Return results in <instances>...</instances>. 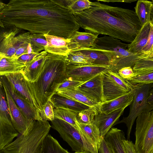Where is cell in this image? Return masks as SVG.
<instances>
[{
  "label": "cell",
  "mask_w": 153,
  "mask_h": 153,
  "mask_svg": "<svg viewBox=\"0 0 153 153\" xmlns=\"http://www.w3.org/2000/svg\"><path fill=\"white\" fill-rule=\"evenodd\" d=\"M98 150L99 153H113L104 137L102 138L101 143Z\"/></svg>",
  "instance_id": "obj_43"
},
{
  "label": "cell",
  "mask_w": 153,
  "mask_h": 153,
  "mask_svg": "<svg viewBox=\"0 0 153 153\" xmlns=\"http://www.w3.org/2000/svg\"><path fill=\"white\" fill-rule=\"evenodd\" d=\"M23 71L7 74L4 75L16 91L40 114V109L29 89L27 80L24 75Z\"/></svg>",
  "instance_id": "obj_14"
},
{
  "label": "cell",
  "mask_w": 153,
  "mask_h": 153,
  "mask_svg": "<svg viewBox=\"0 0 153 153\" xmlns=\"http://www.w3.org/2000/svg\"><path fill=\"white\" fill-rule=\"evenodd\" d=\"M57 93L91 107H95L99 104L91 100L76 88L58 91Z\"/></svg>",
  "instance_id": "obj_28"
},
{
  "label": "cell",
  "mask_w": 153,
  "mask_h": 153,
  "mask_svg": "<svg viewBox=\"0 0 153 153\" xmlns=\"http://www.w3.org/2000/svg\"><path fill=\"white\" fill-rule=\"evenodd\" d=\"M74 51H79L85 55L90 59L93 64L110 66L109 61L108 57L101 52L88 49Z\"/></svg>",
  "instance_id": "obj_32"
},
{
  "label": "cell",
  "mask_w": 153,
  "mask_h": 153,
  "mask_svg": "<svg viewBox=\"0 0 153 153\" xmlns=\"http://www.w3.org/2000/svg\"><path fill=\"white\" fill-rule=\"evenodd\" d=\"M150 19L151 20L153 19V5L152 6L151 12V13Z\"/></svg>",
  "instance_id": "obj_46"
},
{
  "label": "cell",
  "mask_w": 153,
  "mask_h": 153,
  "mask_svg": "<svg viewBox=\"0 0 153 153\" xmlns=\"http://www.w3.org/2000/svg\"><path fill=\"white\" fill-rule=\"evenodd\" d=\"M65 56L48 53L39 77L31 82L27 80L29 89L40 110L57 93V89L67 78Z\"/></svg>",
  "instance_id": "obj_3"
},
{
  "label": "cell",
  "mask_w": 153,
  "mask_h": 153,
  "mask_svg": "<svg viewBox=\"0 0 153 153\" xmlns=\"http://www.w3.org/2000/svg\"><path fill=\"white\" fill-rule=\"evenodd\" d=\"M76 124L80 134L98 149L102 137L97 126L94 123L85 124L76 122Z\"/></svg>",
  "instance_id": "obj_25"
},
{
  "label": "cell",
  "mask_w": 153,
  "mask_h": 153,
  "mask_svg": "<svg viewBox=\"0 0 153 153\" xmlns=\"http://www.w3.org/2000/svg\"><path fill=\"white\" fill-rule=\"evenodd\" d=\"M152 86H153V83L152 84Z\"/></svg>",
  "instance_id": "obj_49"
},
{
  "label": "cell",
  "mask_w": 153,
  "mask_h": 153,
  "mask_svg": "<svg viewBox=\"0 0 153 153\" xmlns=\"http://www.w3.org/2000/svg\"><path fill=\"white\" fill-rule=\"evenodd\" d=\"M0 25L65 39H70L80 27L65 0H11L7 4L1 2Z\"/></svg>",
  "instance_id": "obj_1"
},
{
  "label": "cell",
  "mask_w": 153,
  "mask_h": 153,
  "mask_svg": "<svg viewBox=\"0 0 153 153\" xmlns=\"http://www.w3.org/2000/svg\"><path fill=\"white\" fill-rule=\"evenodd\" d=\"M152 84L134 85L135 92L130 105L128 116L123 117L121 120L117 121L114 125L122 123L126 125L127 128V140H130V133L136 119L141 114L153 110V107L147 102L148 95Z\"/></svg>",
  "instance_id": "obj_8"
},
{
  "label": "cell",
  "mask_w": 153,
  "mask_h": 153,
  "mask_svg": "<svg viewBox=\"0 0 153 153\" xmlns=\"http://www.w3.org/2000/svg\"><path fill=\"white\" fill-rule=\"evenodd\" d=\"M19 132L12 123L8 105L2 104L0 106V151L11 143Z\"/></svg>",
  "instance_id": "obj_12"
},
{
  "label": "cell",
  "mask_w": 153,
  "mask_h": 153,
  "mask_svg": "<svg viewBox=\"0 0 153 153\" xmlns=\"http://www.w3.org/2000/svg\"><path fill=\"white\" fill-rule=\"evenodd\" d=\"M42 153H71L63 148L58 141L48 134L45 138Z\"/></svg>",
  "instance_id": "obj_31"
},
{
  "label": "cell",
  "mask_w": 153,
  "mask_h": 153,
  "mask_svg": "<svg viewBox=\"0 0 153 153\" xmlns=\"http://www.w3.org/2000/svg\"><path fill=\"white\" fill-rule=\"evenodd\" d=\"M48 52L41 51L26 64L23 74L28 81L33 82L37 79L42 70Z\"/></svg>",
  "instance_id": "obj_19"
},
{
  "label": "cell",
  "mask_w": 153,
  "mask_h": 153,
  "mask_svg": "<svg viewBox=\"0 0 153 153\" xmlns=\"http://www.w3.org/2000/svg\"><path fill=\"white\" fill-rule=\"evenodd\" d=\"M147 102L153 107V86H152L149 93L147 98Z\"/></svg>",
  "instance_id": "obj_45"
},
{
  "label": "cell",
  "mask_w": 153,
  "mask_h": 153,
  "mask_svg": "<svg viewBox=\"0 0 153 153\" xmlns=\"http://www.w3.org/2000/svg\"><path fill=\"white\" fill-rule=\"evenodd\" d=\"M74 153H87L85 152H75Z\"/></svg>",
  "instance_id": "obj_47"
},
{
  "label": "cell",
  "mask_w": 153,
  "mask_h": 153,
  "mask_svg": "<svg viewBox=\"0 0 153 153\" xmlns=\"http://www.w3.org/2000/svg\"><path fill=\"white\" fill-rule=\"evenodd\" d=\"M153 5L152 1L144 0L137 1L134 9L142 26L151 21V13Z\"/></svg>",
  "instance_id": "obj_27"
},
{
  "label": "cell",
  "mask_w": 153,
  "mask_h": 153,
  "mask_svg": "<svg viewBox=\"0 0 153 153\" xmlns=\"http://www.w3.org/2000/svg\"><path fill=\"white\" fill-rule=\"evenodd\" d=\"M104 138L113 153H126L123 143L126 138L122 130L112 128Z\"/></svg>",
  "instance_id": "obj_23"
},
{
  "label": "cell",
  "mask_w": 153,
  "mask_h": 153,
  "mask_svg": "<svg viewBox=\"0 0 153 153\" xmlns=\"http://www.w3.org/2000/svg\"><path fill=\"white\" fill-rule=\"evenodd\" d=\"M84 82L66 78L58 87L57 92L58 91L69 90L76 88Z\"/></svg>",
  "instance_id": "obj_40"
},
{
  "label": "cell",
  "mask_w": 153,
  "mask_h": 153,
  "mask_svg": "<svg viewBox=\"0 0 153 153\" xmlns=\"http://www.w3.org/2000/svg\"><path fill=\"white\" fill-rule=\"evenodd\" d=\"M123 143L126 153H137L132 141L125 139L123 140Z\"/></svg>",
  "instance_id": "obj_42"
},
{
  "label": "cell",
  "mask_w": 153,
  "mask_h": 153,
  "mask_svg": "<svg viewBox=\"0 0 153 153\" xmlns=\"http://www.w3.org/2000/svg\"><path fill=\"white\" fill-rule=\"evenodd\" d=\"M65 56L67 65H82L93 64L88 57L79 51H71Z\"/></svg>",
  "instance_id": "obj_30"
},
{
  "label": "cell",
  "mask_w": 153,
  "mask_h": 153,
  "mask_svg": "<svg viewBox=\"0 0 153 153\" xmlns=\"http://www.w3.org/2000/svg\"><path fill=\"white\" fill-rule=\"evenodd\" d=\"M47 44V42L43 34L31 33L30 45L33 52L39 53L41 51L45 50Z\"/></svg>",
  "instance_id": "obj_35"
},
{
  "label": "cell",
  "mask_w": 153,
  "mask_h": 153,
  "mask_svg": "<svg viewBox=\"0 0 153 153\" xmlns=\"http://www.w3.org/2000/svg\"><path fill=\"white\" fill-rule=\"evenodd\" d=\"M0 82L7 89L17 106L30 121L43 120L40 114L32 107L15 90L5 75L0 76Z\"/></svg>",
  "instance_id": "obj_13"
},
{
  "label": "cell",
  "mask_w": 153,
  "mask_h": 153,
  "mask_svg": "<svg viewBox=\"0 0 153 153\" xmlns=\"http://www.w3.org/2000/svg\"><path fill=\"white\" fill-rule=\"evenodd\" d=\"M11 120L15 129L21 134L26 129L30 122L16 104L13 98L4 87Z\"/></svg>",
  "instance_id": "obj_17"
},
{
  "label": "cell",
  "mask_w": 153,
  "mask_h": 153,
  "mask_svg": "<svg viewBox=\"0 0 153 153\" xmlns=\"http://www.w3.org/2000/svg\"><path fill=\"white\" fill-rule=\"evenodd\" d=\"M51 127L48 121L32 120L19 137L1 151L3 153H42L44 140Z\"/></svg>",
  "instance_id": "obj_4"
},
{
  "label": "cell",
  "mask_w": 153,
  "mask_h": 153,
  "mask_svg": "<svg viewBox=\"0 0 153 153\" xmlns=\"http://www.w3.org/2000/svg\"><path fill=\"white\" fill-rule=\"evenodd\" d=\"M50 100L55 108L68 109L77 113L92 107L61 95L57 93L54 94Z\"/></svg>",
  "instance_id": "obj_22"
},
{
  "label": "cell",
  "mask_w": 153,
  "mask_h": 153,
  "mask_svg": "<svg viewBox=\"0 0 153 153\" xmlns=\"http://www.w3.org/2000/svg\"><path fill=\"white\" fill-rule=\"evenodd\" d=\"M128 44L123 43L119 39L105 36L98 37L92 47L83 49L103 53L109 60L110 70L118 73L123 68L128 66L133 68L138 59V55L128 50Z\"/></svg>",
  "instance_id": "obj_5"
},
{
  "label": "cell",
  "mask_w": 153,
  "mask_h": 153,
  "mask_svg": "<svg viewBox=\"0 0 153 153\" xmlns=\"http://www.w3.org/2000/svg\"><path fill=\"white\" fill-rule=\"evenodd\" d=\"M150 22L151 27L148 40L146 44L142 49L139 56L149 55L153 52V19L151 20Z\"/></svg>",
  "instance_id": "obj_39"
},
{
  "label": "cell",
  "mask_w": 153,
  "mask_h": 153,
  "mask_svg": "<svg viewBox=\"0 0 153 153\" xmlns=\"http://www.w3.org/2000/svg\"><path fill=\"white\" fill-rule=\"evenodd\" d=\"M150 27V21L142 26L133 41L128 44L127 49L129 51L139 56L140 55L142 49L148 40Z\"/></svg>",
  "instance_id": "obj_24"
},
{
  "label": "cell",
  "mask_w": 153,
  "mask_h": 153,
  "mask_svg": "<svg viewBox=\"0 0 153 153\" xmlns=\"http://www.w3.org/2000/svg\"><path fill=\"white\" fill-rule=\"evenodd\" d=\"M102 73L83 82L76 88L89 98L99 104L104 102Z\"/></svg>",
  "instance_id": "obj_15"
},
{
  "label": "cell",
  "mask_w": 153,
  "mask_h": 153,
  "mask_svg": "<svg viewBox=\"0 0 153 153\" xmlns=\"http://www.w3.org/2000/svg\"><path fill=\"white\" fill-rule=\"evenodd\" d=\"M134 92V87L132 91L126 94L113 100L99 104L97 105L96 108L101 112L108 114L118 109L126 108L131 104Z\"/></svg>",
  "instance_id": "obj_18"
},
{
  "label": "cell",
  "mask_w": 153,
  "mask_h": 153,
  "mask_svg": "<svg viewBox=\"0 0 153 153\" xmlns=\"http://www.w3.org/2000/svg\"><path fill=\"white\" fill-rule=\"evenodd\" d=\"M44 35L48 43L44 51L48 53L65 56L70 51L68 47L70 39L49 34Z\"/></svg>",
  "instance_id": "obj_20"
},
{
  "label": "cell",
  "mask_w": 153,
  "mask_h": 153,
  "mask_svg": "<svg viewBox=\"0 0 153 153\" xmlns=\"http://www.w3.org/2000/svg\"><path fill=\"white\" fill-rule=\"evenodd\" d=\"M102 74L104 102L119 97L134 89V85L121 77L117 72L109 70Z\"/></svg>",
  "instance_id": "obj_10"
},
{
  "label": "cell",
  "mask_w": 153,
  "mask_h": 153,
  "mask_svg": "<svg viewBox=\"0 0 153 153\" xmlns=\"http://www.w3.org/2000/svg\"><path fill=\"white\" fill-rule=\"evenodd\" d=\"M133 85L153 83V70L147 71L127 80Z\"/></svg>",
  "instance_id": "obj_37"
},
{
  "label": "cell",
  "mask_w": 153,
  "mask_h": 153,
  "mask_svg": "<svg viewBox=\"0 0 153 153\" xmlns=\"http://www.w3.org/2000/svg\"><path fill=\"white\" fill-rule=\"evenodd\" d=\"M135 135L137 153H153V110L137 117Z\"/></svg>",
  "instance_id": "obj_9"
},
{
  "label": "cell",
  "mask_w": 153,
  "mask_h": 153,
  "mask_svg": "<svg viewBox=\"0 0 153 153\" xmlns=\"http://www.w3.org/2000/svg\"><path fill=\"white\" fill-rule=\"evenodd\" d=\"M125 108L118 109L108 114L101 112L97 108V112L93 123L98 128L102 137H104L112 127L118 121Z\"/></svg>",
  "instance_id": "obj_16"
},
{
  "label": "cell",
  "mask_w": 153,
  "mask_h": 153,
  "mask_svg": "<svg viewBox=\"0 0 153 153\" xmlns=\"http://www.w3.org/2000/svg\"><path fill=\"white\" fill-rule=\"evenodd\" d=\"M98 36L89 32H76L70 38L68 47L70 51L92 47Z\"/></svg>",
  "instance_id": "obj_21"
},
{
  "label": "cell",
  "mask_w": 153,
  "mask_h": 153,
  "mask_svg": "<svg viewBox=\"0 0 153 153\" xmlns=\"http://www.w3.org/2000/svg\"><path fill=\"white\" fill-rule=\"evenodd\" d=\"M0 153H3L2 152L0 151Z\"/></svg>",
  "instance_id": "obj_48"
},
{
  "label": "cell",
  "mask_w": 153,
  "mask_h": 153,
  "mask_svg": "<svg viewBox=\"0 0 153 153\" xmlns=\"http://www.w3.org/2000/svg\"><path fill=\"white\" fill-rule=\"evenodd\" d=\"M53 106L50 101L49 100L44 106L40 116L42 119L51 122L54 119Z\"/></svg>",
  "instance_id": "obj_38"
},
{
  "label": "cell",
  "mask_w": 153,
  "mask_h": 153,
  "mask_svg": "<svg viewBox=\"0 0 153 153\" xmlns=\"http://www.w3.org/2000/svg\"><path fill=\"white\" fill-rule=\"evenodd\" d=\"M133 68L135 76L153 70V52L149 55L138 56Z\"/></svg>",
  "instance_id": "obj_29"
},
{
  "label": "cell",
  "mask_w": 153,
  "mask_h": 153,
  "mask_svg": "<svg viewBox=\"0 0 153 153\" xmlns=\"http://www.w3.org/2000/svg\"><path fill=\"white\" fill-rule=\"evenodd\" d=\"M51 127L75 152L99 153L98 149L82 135L76 127L65 121L55 118L51 121Z\"/></svg>",
  "instance_id": "obj_6"
},
{
  "label": "cell",
  "mask_w": 153,
  "mask_h": 153,
  "mask_svg": "<svg viewBox=\"0 0 153 153\" xmlns=\"http://www.w3.org/2000/svg\"><path fill=\"white\" fill-rule=\"evenodd\" d=\"M119 75L123 78L127 80L135 76L133 68L128 66L123 68L118 71Z\"/></svg>",
  "instance_id": "obj_41"
},
{
  "label": "cell",
  "mask_w": 153,
  "mask_h": 153,
  "mask_svg": "<svg viewBox=\"0 0 153 153\" xmlns=\"http://www.w3.org/2000/svg\"><path fill=\"white\" fill-rule=\"evenodd\" d=\"M38 53L33 52L30 54L23 55L18 59V60L21 62L26 64L32 59Z\"/></svg>",
  "instance_id": "obj_44"
},
{
  "label": "cell",
  "mask_w": 153,
  "mask_h": 153,
  "mask_svg": "<svg viewBox=\"0 0 153 153\" xmlns=\"http://www.w3.org/2000/svg\"><path fill=\"white\" fill-rule=\"evenodd\" d=\"M25 66L18 59L0 57V76L23 71Z\"/></svg>",
  "instance_id": "obj_26"
},
{
  "label": "cell",
  "mask_w": 153,
  "mask_h": 153,
  "mask_svg": "<svg viewBox=\"0 0 153 153\" xmlns=\"http://www.w3.org/2000/svg\"><path fill=\"white\" fill-rule=\"evenodd\" d=\"M152 2H153V0H152Z\"/></svg>",
  "instance_id": "obj_50"
},
{
  "label": "cell",
  "mask_w": 153,
  "mask_h": 153,
  "mask_svg": "<svg viewBox=\"0 0 153 153\" xmlns=\"http://www.w3.org/2000/svg\"><path fill=\"white\" fill-rule=\"evenodd\" d=\"M71 12L73 14L82 12L89 8L92 2L88 0H65Z\"/></svg>",
  "instance_id": "obj_34"
},
{
  "label": "cell",
  "mask_w": 153,
  "mask_h": 153,
  "mask_svg": "<svg viewBox=\"0 0 153 153\" xmlns=\"http://www.w3.org/2000/svg\"><path fill=\"white\" fill-rule=\"evenodd\" d=\"M54 119L63 120L77 127L76 124L77 113L68 109L61 108L53 109Z\"/></svg>",
  "instance_id": "obj_33"
},
{
  "label": "cell",
  "mask_w": 153,
  "mask_h": 153,
  "mask_svg": "<svg viewBox=\"0 0 153 153\" xmlns=\"http://www.w3.org/2000/svg\"><path fill=\"white\" fill-rule=\"evenodd\" d=\"M87 32L107 35L123 42H132L142 26L135 11L92 2L91 7L73 15Z\"/></svg>",
  "instance_id": "obj_2"
},
{
  "label": "cell",
  "mask_w": 153,
  "mask_h": 153,
  "mask_svg": "<svg viewBox=\"0 0 153 153\" xmlns=\"http://www.w3.org/2000/svg\"><path fill=\"white\" fill-rule=\"evenodd\" d=\"M21 30L17 28L12 29L4 34L0 50L5 56L18 59L23 55L33 52L30 45L31 33L28 31L16 36Z\"/></svg>",
  "instance_id": "obj_7"
},
{
  "label": "cell",
  "mask_w": 153,
  "mask_h": 153,
  "mask_svg": "<svg viewBox=\"0 0 153 153\" xmlns=\"http://www.w3.org/2000/svg\"><path fill=\"white\" fill-rule=\"evenodd\" d=\"M97 110L96 107H92L89 109L77 113V122L79 123L89 124L93 123Z\"/></svg>",
  "instance_id": "obj_36"
},
{
  "label": "cell",
  "mask_w": 153,
  "mask_h": 153,
  "mask_svg": "<svg viewBox=\"0 0 153 153\" xmlns=\"http://www.w3.org/2000/svg\"><path fill=\"white\" fill-rule=\"evenodd\" d=\"M110 70L109 67L94 64L82 65H67V78L86 82L97 74Z\"/></svg>",
  "instance_id": "obj_11"
}]
</instances>
